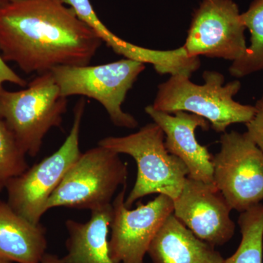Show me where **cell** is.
I'll return each mask as SVG.
<instances>
[{"mask_svg": "<svg viewBox=\"0 0 263 263\" xmlns=\"http://www.w3.org/2000/svg\"><path fill=\"white\" fill-rule=\"evenodd\" d=\"M102 43L62 0H18L0 8V53L25 73L89 65Z\"/></svg>", "mask_w": 263, "mask_h": 263, "instance_id": "cell-1", "label": "cell"}, {"mask_svg": "<svg viewBox=\"0 0 263 263\" xmlns=\"http://www.w3.org/2000/svg\"><path fill=\"white\" fill-rule=\"evenodd\" d=\"M203 84L192 82L183 74L170 76L159 85L152 107L157 110L174 114L184 111L206 119L218 133H226L232 124H247L255 113L254 105L235 101L234 97L241 88L239 81L224 84V76L216 71L202 74Z\"/></svg>", "mask_w": 263, "mask_h": 263, "instance_id": "cell-2", "label": "cell"}, {"mask_svg": "<svg viewBox=\"0 0 263 263\" xmlns=\"http://www.w3.org/2000/svg\"><path fill=\"white\" fill-rule=\"evenodd\" d=\"M98 146L119 155L131 156L136 161L138 174L125 199L128 209L137 200L153 194L167 195L174 201L182 191L189 176L187 167L169 153L164 145L163 131L156 123L146 124L129 136L103 138Z\"/></svg>", "mask_w": 263, "mask_h": 263, "instance_id": "cell-3", "label": "cell"}, {"mask_svg": "<svg viewBox=\"0 0 263 263\" xmlns=\"http://www.w3.org/2000/svg\"><path fill=\"white\" fill-rule=\"evenodd\" d=\"M67 103L49 71L38 74L20 91L0 88V119L24 153L34 157L41 151L48 132L61 127Z\"/></svg>", "mask_w": 263, "mask_h": 263, "instance_id": "cell-4", "label": "cell"}, {"mask_svg": "<svg viewBox=\"0 0 263 263\" xmlns=\"http://www.w3.org/2000/svg\"><path fill=\"white\" fill-rule=\"evenodd\" d=\"M146 69V64L123 59L100 65L60 66L51 72L62 96L87 97L101 104L117 127L135 129L138 122L123 110L129 90Z\"/></svg>", "mask_w": 263, "mask_h": 263, "instance_id": "cell-5", "label": "cell"}, {"mask_svg": "<svg viewBox=\"0 0 263 263\" xmlns=\"http://www.w3.org/2000/svg\"><path fill=\"white\" fill-rule=\"evenodd\" d=\"M127 164L119 154L98 146L81 153L47 202L57 207L94 211L111 204L117 189L127 184Z\"/></svg>", "mask_w": 263, "mask_h": 263, "instance_id": "cell-6", "label": "cell"}, {"mask_svg": "<svg viewBox=\"0 0 263 263\" xmlns=\"http://www.w3.org/2000/svg\"><path fill=\"white\" fill-rule=\"evenodd\" d=\"M85 108L86 101L81 99L74 108L70 133L57 152L10 180L7 185L8 203L33 224H41V218L48 212V199L81 155L79 136Z\"/></svg>", "mask_w": 263, "mask_h": 263, "instance_id": "cell-7", "label": "cell"}, {"mask_svg": "<svg viewBox=\"0 0 263 263\" xmlns=\"http://www.w3.org/2000/svg\"><path fill=\"white\" fill-rule=\"evenodd\" d=\"M213 156L214 183L232 210L243 212L263 201V152L247 132L224 133Z\"/></svg>", "mask_w": 263, "mask_h": 263, "instance_id": "cell-8", "label": "cell"}, {"mask_svg": "<svg viewBox=\"0 0 263 263\" xmlns=\"http://www.w3.org/2000/svg\"><path fill=\"white\" fill-rule=\"evenodd\" d=\"M233 0H202L183 47L190 57L235 62L247 51L246 28Z\"/></svg>", "mask_w": 263, "mask_h": 263, "instance_id": "cell-9", "label": "cell"}, {"mask_svg": "<svg viewBox=\"0 0 263 263\" xmlns=\"http://www.w3.org/2000/svg\"><path fill=\"white\" fill-rule=\"evenodd\" d=\"M127 186H122L112 203L109 252L114 263H144L151 243L174 213V200L159 195L148 203L129 210L125 205Z\"/></svg>", "mask_w": 263, "mask_h": 263, "instance_id": "cell-10", "label": "cell"}, {"mask_svg": "<svg viewBox=\"0 0 263 263\" xmlns=\"http://www.w3.org/2000/svg\"><path fill=\"white\" fill-rule=\"evenodd\" d=\"M174 203V215L197 238L213 247L226 245L234 235L231 208L214 183L187 177Z\"/></svg>", "mask_w": 263, "mask_h": 263, "instance_id": "cell-11", "label": "cell"}, {"mask_svg": "<svg viewBox=\"0 0 263 263\" xmlns=\"http://www.w3.org/2000/svg\"><path fill=\"white\" fill-rule=\"evenodd\" d=\"M145 111L163 131L164 145L169 153L179 158L187 167L188 177L204 183H214L213 156L195 137L198 127L209 130L210 124L206 119L184 111L175 112L172 115L156 110L152 105L146 106Z\"/></svg>", "mask_w": 263, "mask_h": 263, "instance_id": "cell-12", "label": "cell"}, {"mask_svg": "<svg viewBox=\"0 0 263 263\" xmlns=\"http://www.w3.org/2000/svg\"><path fill=\"white\" fill-rule=\"evenodd\" d=\"M148 254L153 263H224L215 247L197 238L174 215L155 235Z\"/></svg>", "mask_w": 263, "mask_h": 263, "instance_id": "cell-13", "label": "cell"}, {"mask_svg": "<svg viewBox=\"0 0 263 263\" xmlns=\"http://www.w3.org/2000/svg\"><path fill=\"white\" fill-rule=\"evenodd\" d=\"M47 238L42 224L19 215L8 202L0 201V259L17 263H41Z\"/></svg>", "mask_w": 263, "mask_h": 263, "instance_id": "cell-14", "label": "cell"}, {"mask_svg": "<svg viewBox=\"0 0 263 263\" xmlns=\"http://www.w3.org/2000/svg\"><path fill=\"white\" fill-rule=\"evenodd\" d=\"M86 222L68 219L65 226L69 237L66 241L67 254L63 263H114L109 252L108 235L113 206L91 211Z\"/></svg>", "mask_w": 263, "mask_h": 263, "instance_id": "cell-15", "label": "cell"}, {"mask_svg": "<svg viewBox=\"0 0 263 263\" xmlns=\"http://www.w3.org/2000/svg\"><path fill=\"white\" fill-rule=\"evenodd\" d=\"M242 22L250 32V44L243 56L233 62L230 73L243 78L263 70V0H254L241 13Z\"/></svg>", "mask_w": 263, "mask_h": 263, "instance_id": "cell-16", "label": "cell"}, {"mask_svg": "<svg viewBox=\"0 0 263 263\" xmlns=\"http://www.w3.org/2000/svg\"><path fill=\"white\" fill-rule=\"evenodd\" d=\"M238 224L241 234L240 245L224 263H262L263 204L240 213Z\"/></svg>", "mask_w": 263, "mask_h": 263, "instance_id": "cell-17", "label": "cell"}, {"mask_svg": "<svg viewBox=\"0 0 263 263\" xmlns=\"http://www.w3.org/2000/svg\"><path fill=\"white\" fill-rule=\"evenodd\" d=\"M26 156L12 132L0 119V193L10 180L29 168Z\"/></svg>", "mask_w": 263, "mask_h": 263, "instance_id": "cell-18", "label": "cell"}, {"mask_svg": "<svg viewBox=\"0 0 263 263\" xmlns=\"http://www.w3.org/2000/svg\"><path fill=\"white\" fill-rule=\"evenodd\" d=\"M254 117L247 124V134L263 152V95L257 100Z\"/></svg>", "mask_w": 263, "mask_h": 263, "instance_id": "cell-19", "label": "cell"}, {"mask_svg": "<svg viewBox=\"0 0 263 263\" xmlns=\"http://www.w3.org/2000/svg\"><path fill=\"white\" fill-rule=\"evenodd\" d=\"M7 82L21 87H26L27 85V81L10 68L0 53V88L3 87V84Z\"/></svg>", "mask_w": 263, "mask_h": 263, "instance_id": "cell-20", "label": "cell"}, {"mask_svg": "<svg viewBox=\"0 0 263 263\" xmlns=\"http://www.w3.org/2000/svg\"><path fill=\"white\" fill-rule=\"evenodd\" d=\"M41 263H63L61 260V258L54 255V254H51L46 253L45 254L44 257L41 261Z\"/></svg>", "mask_w": 263, "mask_h": 263, "instance_id": "cell-21", "label": "cell"}, {"mask_svg": "<svg viewBox=\"0 0 263 263\" xmlns=\"http://www.w3.org/2000/svg\"><path fill=\"white\" fill-rule=\"evenodd\" d=\"M16 1H18V0H0V8H3V7L6 6V5Z\"/></svg>", "mask_w": 263, "mask_h": 263, "instance_id": "cell-22", "label": "cell"}, {"mask_svg": "<svg viewBox=\"0 0 263 263\" xmlns=\"http://www.w3.org/2000/svg\"><path fill=\"white\" fill-rule=\"evenodd\" d=\"M0 263H12L8 260H5V259H0Z\"/></svg>", "mask_w": 263, "mask_h": 263, "instance_id": "cell-23", "label": "cell"}]
</instances>
